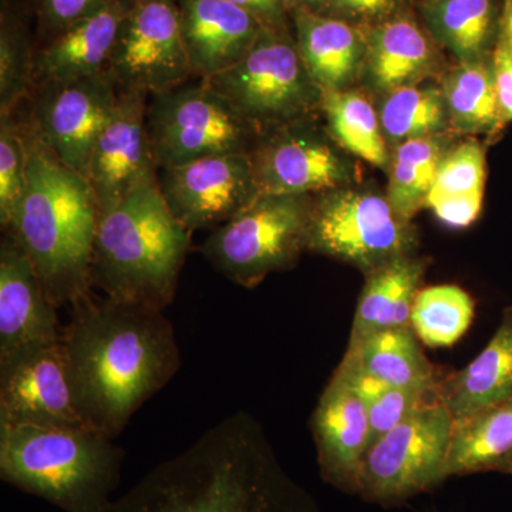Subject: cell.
<instances>
[{
  "mask_svg": "<svg viewBox=\"0 0 512 512\" xmlns=\"http://www.w3.org/2000/svg\"><path fill=\"white\" fill-rule=\"evenodd\" d=\"M62 349L77 409L87 426L116 439L134 413L181 366L164 311L87 293L70 305Z\"/></svg>",
  "mask_w": 512,
  "mask_h": 512,
  "instance_id": "cell-1",
  "label": "cell"
},
{
  "mask_svg": "<svg viewBox=\"0 0 512 512\" xmlns=\"http://www.w3.org/2000/svg\"><path fill=\"white\" fill-rule=\"evenodd\" d=\"M103 512H319L282 467L261 424L238 412L168 458Z\"/></svg>",
  "mask_w": 512,
  "mask_h": 512,
  "instance_id": "cell-2",
  "label": "cell"
},
{
  "mask_svg": "<svg viewBox=\"0 0 512 512\" xmlns=\"http://www.w3.org/2000/svg\"><path fill=\"white\" fill-rule=\"evenodd\" d=\"M23 121L28 148L25 194L5 231L25 249L56 308L92 292L96 198L84 175L63 164Z\"/></svg>",
  "mask_w": 512,
  "mask_h": 512,
  "instance_id": "cell-3",
  "label": "cell"
},
{
  "mask_svg": "<svg viewBox=\"0 0 512 512\" xmlns=\"http://www.w3.org/2000/svg\"><path fill=\"white\" fill-rule=\"evenodd\" d=\"M191 234L168 208L158 180L143 185L99 215L92 289L116 302L165 311L177 293Z\"/></svg>",
  "mask_w": 512,
  "mask_h": 512,
  "instance_id": "cell-4",
  "label": "cell"
},
{
  "mask_svg": "<svg viewBox=\"0 0 512 512\" xmlns=\"http://www.w3.org/2000/svg\"><path fill=\"white\" fill-rule=\"evenodd\" d=\"M124 451L92 429L0 421V478L64 512H103Z\"/></svg>",
  "mask_w": 512,
  "mask_h": 512,
  "instance_id": "cell-5",
  "label": "cell"
},
{
  "mask_svg": "<svg viewBox=\"0 0 512 512\" xmlns=\"http://www.w3.org/2000/svg\"><path fill=\"white\" fill-rule=\"evenodd\" d=\"M312 195L259 194L214 229L202 255L221 275L255 288L269 274L291 269L306 251Z\"/></svg>",
  "mask_w": 512,
  "mask_h": 512,
  "instance_id": "cell-6",
  "label": "cell"
},
{
  "mask_svg": "<svg viewBox=\"0 0 512 512\" xmlns=\"http://www.w3.org/2000/svg\"><path fill=\"white\" fill-rule=\"evenodd\" d=\"M201 82L222 94L262 134L309 119L322 100L288 30L265 29L238 63Z\"/></svg>",
  "mask_w": 512,
  "mask_h": 512,
  "instance_id": "cell-7",
  "label": "cell"
},
{
  "mask_svg": "<svg viewBox=\"0 0 512 512\" xmlns=\"http://www.w3.org/2000/svg\"><path fill=\"white\" fill-rule=\"evenodd\" d=\"M146 127L158 170L222 154H249L262 136L201 80L150 97Z\"/></svg>",
  "mask_w": 512,
  "mask_h": 512,
  "instance_id": "cell-8",
  "label": "cell"
},
{
  "mask_svg": "<svg viewBox=\"0 0 512 512\" xmlns=\"http://www.w3.org/2000/svg\"><path fill=\"white\" fill-rule=\"evenodd\" d=\"M416 244L410 221L382 195L342 187L313 198L306 251L355 265L367 275L412 255Z\"/></svg>",
  "mask_w": 512,
  "mask_h": 512,
  "instance_id": "cell-9",
  "label": "cell"
},
{
  "mask_svg": "<svg viewBox=\"0 0 512 512\" xmlns=\"http://www.w3.org/2000/svg\"><path fill=\"white\" fill-rule=\"evenodd\" d=\"M453 416L441 399L427 404L369 447L357 494L370 503H402L446 480Z\"/></svg>",
  "mask_w": 512,
  "mask_h": 512,
  "instance_id": "cell-10",
  "label": "cell"
},
{
  "mask_svg": "<svg viewBox=\"0 0 512 512\" xmlns=\"http://www.w3.org/2000/svg\"><path fill=\"white\" fill-rule=\"evenodd\" d=\"M120 87L109 70L36 86L26 121L67 167L86 177L93 148L110 123Z\"/></svg>",
  "mask_w": 512,
  "mask_h": 512,
  "instance_id": "cell-11",
  "label": "cell"
},
{
  "mask_svg": "<svg viewBox=\"0 0 512 512\" xmlns=\"http://www.w3.org/2000/svg\"><path fill=\"white\" fill-rule=\"evenodd\" d=\"M107 70L120 90H138L148 97L171 92L195 77L177 0H134Z\"/></svg>",
  "mask_w": 512,
  "mask_h": 512,
  "instance_id": "cell-12",
  "label": "cell"
},
{
  "mask_svg": "<svg viewBox=\"0 0 512 512\" xmlns=\"http://www.w3.org/2000/svg\"><path fill=\"white\" fill-rule=\"evenodd\" d=\"M161 195L187 231L220 227L259 195L248 154H222L161 168Z\"/></svg>",
  "mask_w": 512,
  "mask_h": 512,
  "instance_id": "cell-13",
  "label": "cell"
},
{
  "mask_svg": "<svg viewBox=\"0 0 512 512\" xmlns=\"http://www.w3.org/2000/svg\"><path fill=\"white\" fill-rule=\"evenodd\" d=\"M248 157L262 195L322 194L348 181V165L312 117L266 131Z\"/></svg>",
  "mask_w": 512,
  "mask_h": 512,
  "instance_id": "cell-14",
  "label": "cell"
},
{
  "mask_svg": "<svg viewBox=\"0 0 512 512\" xmlns=\"http://www.w3.org/2000/svg\"><path fill=\"white\" fill-rule=\"evenodd\" d=\"M0 421L90 429L77 409L62 343L0 360Z\"/></svg>",
  "mask_w": 512,
  "mask_h": 512,
  "instance_id": "cell-15",
  "label": "cell"
},
{
  "mask_svg": "<svg viewBox=\"0 0 512 512\" xmlns=\"http://www.w3.org/2000/svg\"><path fill=\"white\" fill-rule=\"evenodd\" d=\"M147 99V94L138 90H120L113 117L93 148L86 180L99 215L116 207L131 192L158 180L147 136Z\"/></svg>",
  "mask_w": 512,
  "mask_h": 512,
  "instance_id": "cell-16",
  "label": "cell"
},
{
  "mask_svg": "<svg viewBox=\"0 0 512 512\" xmlns=\"http://www.w3.org/2000/svg\"><path fill=\"white\" fill-rule=\"evenodd\" d=\"M56 309L25 249L5 231L0 242V360L60 342Z\"/></svg>",
  "mask_w": 512,
  "mask_h": 512,
  "instance_id": "cell-17",
  "label": "cell"
},
{
  "mask_svg": "<svg viewBox=\"0 0 512 512\" xmlns=\"http://www.w3.org/2000/svg\"><path fill=\"white\" fill-rule=\"evenodd\" d=\"M320 473L326 483L357 494L360 468L369 448L367 403L342 377L333 375L312 416Z\"/></svg>",
  "mask_w": 512,
  "mask_h": 512,
  "instance_id": "cell-18",
  "label": "cell"
},
{
  "mask_svg": "<svg viewBox=\"0 0 512 512\" xmlns=\"http://www.w3.org/2000/svg\"><path fill=\"white\" fill-rule=\"evenodd\" d=\"M177 2L181 33L195 79H211L234 66L268 29L229 0Z\"/></svg>",
  "mask_w": 512,
  "mask_h": 512,
  "instance_id": "cell-19",
  "label": "cell"
},
{
  "mask_svg": "<svg viewBox=\"0 0 512 512\" xmlns=\"http://www.w3.org/2000/svg\"><path fill=\"white\" fill-rule=\"evenodd\" d=\"M133 3L134 0H117L77 20L45 45L37 47L35 87L106 72L121 25Z\"/></svg>",
  "mask_w": 512,
  "mask_h": 512,
  "instance_id": "cell-20",
  "label": "cell"
},
{
  "mask_svg": "<svg viewBox=\"0 0 512 512\" xmlns=\"http://www.w3.org/2000/svg\"><path fill=\"white\" fill-rule=\"evenodd\" d=\"M295 25V42L309 76L320 92L345 90L365 66L367 36L348 20L311 12L289 10Z\"/></svg>",
  "mask_w": 512,
  "mask_h": 512,
  "instance_id": "cell-21",
  "label": "cell"
},
{
  "mask_svg": "<svg viewBox=\"0 0 512 512\" xmlns=\"http://www.w3.org/2000/svg\"><path fill=\"white\" fill-rule=\"evenodd\" d=\"M439 396L454 421L512 399V308L473 362L441 377Z\"/></svg>",
  "mask_w": 512,
  "mask_h": 512,
  "instance_id": "cell-22",
  "label": "cell"
},
{
  "mask_svg": "<svg viewBox=\"0 0 512 512\" xmlns=\"http://www.w3.org/2000/svg\"><path fill=\"white\" fill-rule=\"evenodd\" d=\"M436 66L433 40L406 16L384 20L367 36L366 72L383 92L414 86Z\"/></svg>",
  "mask_w": 512,
  "mask_h": 512,
  "instance_id": "cell-23",
  "label": "cell"
},
{
  "mask_svg": "<svg viewBox=\"0 0 512 512\" xmlns=\"http://www.w3.org/2000/svg\"><path fill=\"white\" fill-rule=\"evenodd\" d=\"M424 271L426 261L404 255L369 272L357 303L349 343L379 330L410 326Z\"/></svg>",
  "mask_w": 512,
  "mask_h": 512,
  "instance_id": "cell-24",
  "label": "cell"
},
{
  "mask_svg": "<svg viewBox=\"0 0 512 512\" xmlns=\"http://www.w3.org/2000/svg\"><path fill=\"white\" fill-rule=\"evenodd\" d=\"M343 362L396 389H436L441 379L410 326L379 330L349 343Z\"/></svg>",
  "mask_w": 512,
  "mask_h": 512,
  "instance_id": "cell-25",
  "label": "cell"
},
{
  "mask_svg": "<svg viewBox=\"0 0 512 512\" xmlns=\"http://www.w3.org/2000/svg\"><path fill=\"white\" fill-rule=\"evenodd\" d=\"M504 0H427L424 16L431 36L461 63L487 59L493 53Z\"/></svg>",
  "mask_w": 512,
  "mask_h": 512,
  "instance_id": "cell-26",
  "label": "cell"
},
{
  "mask_svg": "<svg viewBox=\"0 0 512 512\" xmlns=\"http://www.w3.org/2000/svg\"><path fill=\"white\" fill-rule=\"evenodd\" d=\"M484 188V148L467 140L441 158L426 207L448 227H470L483 210Z\"/></svg>",
  "mask_w": 512,
  "mask_h": 512,
  "instance_id": "cell-27",
  "label": "cell"
},
{
  "mask_svg": "<svg viewBox=\"0 0 512 512\" xmlns=\"http://www.w3.org/2000/svg\"><path fill=\"white\" fill-rule=\"evenodd\" d=\"M512 456V399L454 421L446 477L500 471Z\"/></svg>",
  "mask_w": 512,
  "mask_h": 512,
  "instance_id": "cell-28",
  "label": "cell"
},
{
  "mask_svg": "<svg viewBox=\"0 0 512 512\" xmlns=\"http://www.w3.org/2000/svg\"><path fill=\"white\" fill-rule=\"evenodd\" d=\"M444 103L448 119L466 133L495 134L505 126L498 104L491 55L477 62L461 63L444 77Z\"/></svg>",
  "mask_w": 512,
  "mask_h": 512,
  "instance_id": "cell-29",
  "label": "cell"
},
{
  "mask_svg": "<svg viewBox=\"0 0 512 512\" xmlns=\"http://www.w3.org/2000/svg\"><path fill=\"white\" fill-rule=\"evenodd\" d=\"M36 37L30 32L29 9L2 0L0 9V116L15 114L32 96Z\"/></svg>",
  "mask_w": 512,
  "mask_h": 512,
  "instance_id": "cell-30",
  "label": "cell"
},
{
  "mask_svg": "<svg viewBox=\"0 0 512 512\" xmlns=\"http://www.w3.org/2000/svg\"><path fill=\"white\" fill-rule=\"evenodd\" d=\"M320 110L328 120L330 136L340 147L377 167L387 164L389 154L380 117L366 96L346 89L325 92Z\"/></svg>",
  "mask_w": 512,
  "mask_h": 512,
  "instance_id": "cell-31",
  "label": "cell"
},
{
  "mask_svg": "<svg viewBox=\"0 0 512 512\" xmlns=\"http://www.w3.org/2000/svg\"><path fill=\"white\" fill-rule=\"evenodd\" d=\"M446 154L436 136L403 141L394 154L386 198L406 221L426 207L441 158Z\"/></svg>",
  "mask_w": 512,
  "mask_h": 512,
  "instance_id": "cell-32",
  "label": "cell"
},
{
  "mask_svg": "<svg viewBox=\"0 0 512 512\" xmlns=\"http://www.w3.org/2000/svg\"><path fill=\"white\" fill-rule=\"evenodd\" d=\"M474 315L476 303L460 286H429L417 293L410 326L423 345L450 348L466 335Z\"/></svg>",
  "mask_w": 512,
  "mask_h": 512,
  "instance_id": "cell-33",
  "label": "cell"
},
{
  "mask_svg": "<svg viewBox=\"0 0 512 512\" xmlns=\"http://www.w3.org/2000/svg\"><path fill=\"white\" fill-rule=\"evenodd\" d=\"M379 117L384 136L403 143L436 136L446 126L448 114L441 90L414 84L387 93Z\"/></svg>",
  "mask_w": 512,
  "mask_h": 512,
  "instance_id": "cell-34",
  "label": "cell"
},
{
  "mask_svg": "<svg viewBox=\"0 0 512 512\" xmlns=\"http://www.w3.org/2000/svg\"><path fill=\"white\" fill-rule=\"evenodd\" d=\"M28 148L23 121L0 116V225L9 228L25 194Z\"/></svg>",
  "mask_w": 512,
  "mask_h": 512,
  "instance_id": "cell-35",
  "label": "cell"
},
{
  "mask_svg": "<svg viewBox=\"0 0 512 512\" xmlns=\"http://www.w3.org/2000/svg\"><path fill=\"white\" fill-rule=\"evenodd\" d=\"M439 387L436 389H396L389 387L375 400L367 404L369 414V447L393 427L413 416L427 404L439 400ZM369 450V448H367ZM367 453V451H366Z\"/></svg>",
  "mask_w": 512,
  "mask_h": 512,
  "instance_id": "cell-36",
  "label": "cell"
},
{
  "mask_svg": "<svg viewBox=\"0 0 512 512\" xmlns=\"http://www.w3.org/2000/svg\"><path fill=\"white\" fill-rule=\"evenodd\" d=\"M117 0H28L35 19L36 46L45 45L77 20L106 8Z\"/></svg>",
  "mask_w": 512,
  "mask_h": 512,
  "instance_id": "cell-37",
  "label": "cell"
},
{
  "mask_svg": "<svg viewBox=\"0 0 512 512\" xmlns=\"http://www.w3.org/2000/svg\"><path fill=\"white\" fill-rule=\"evenodd\" d=\"M491 63H493L501 116H503L504 123L507 124L512 121V59L501 29L493 53H491Z\"/></svg>",
  "mask_w": 512,
  "mask_h": 512,
  "instance_id": "cell-38",
  "label": "cell"
},
{
  "mask_svg": "<svg viewBox=\"0 0 512 512\" xmlns=\"http://www.w3.org/2000/svg\"><path fill=\"white\" fill-rule=\"evenodd\" d=\"M399 0H330V16L359 20L389 18Z\"/></svg>",
  "mask_w": 512,
  "mask_h": 512,
  "instance_id": "cell-39",
  "label": "cell"
},
{
  "mask_svg": "<svg viewBox=\"0 0 512 512\" xmlns=\"http://www.w3.org/2000/svg\"><path fill=\"white\" fill-rule=\"evenodd\" d=\"M255 16L265 28L274 30H288L286 28L285 0H229Z\"/></svg>",
  "mask_w": 512,
  "mask_h": 512,
  "instance_id": "cell-40",
  "label": "cell"
},
{
  "mask_svg": "<svg viewBox=\"0 0 512 512\" xmlns=\"http://www.w3.org/2000/svg\"><path fill=\"white\" fill-rule=\"evenodd\" d=\"M286 8L292 9H306L311 12L325 13L329 8L330 0H285Z\"/></svg>",
  "mask_w": 512,
  "mask_h": 512,
  "instance_id": "cell-41",
  "label": "cell"
},
{
  "mask_svg": "<svg viewBox=\"0 0 512 512\" xmlns=\"http://www.w3.org/2000/svg\"><path fill=\"white\" fill-rule=\"evenodd\" d=\"M501 33H503L508 52H510L512 59V0H504Z\"/></svg>",
  "mask_w": 512,
  "mask_h": 512,
  "instance_id": "cell-42",
  "label": "cell"
},
{
  "mask_svg": "<svg viewBox=\"0 0 512 512\" xmlns=\"http://www.w3.org/2000/svg\"><path fill=\"white\" fill-rule=\"evenodd\" d=\"M498 473L511 474L512 476V456L508 458L507 461H505L503 467L500 468V471H498Z\"/></svg>",
  "mask_w": 512,
  "mask_h": 512,
  "instance_id": "cell-43",
  "label": "cell"
}]
</instances>
